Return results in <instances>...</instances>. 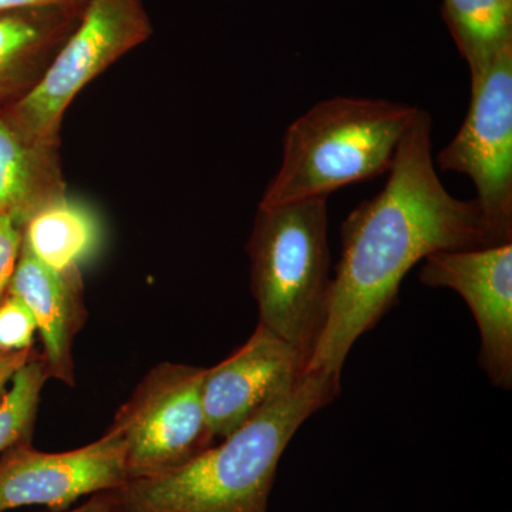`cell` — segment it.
<instances>
[{
  "instance_id": "cell-8",
  "label": "cell",
  "mask_w": 512,
  "mask_h": 512,
  "mask_svg": "<svg viewBox=\"0 0 512 512\" xmlns=\"http://www.w3.org/2000/svg\"><path fill=\"white\" fill-rule=\"evenodd\" d=\"M126 483L124 440L113 427L77 450L45 453L23 441L0 454V512L25 505L62 512L84 495Z\"/></svg>"
},
{
  "instance_id": "cell-18",
  "label": "cell",
  "mask_w": 512,
  "mask_h": 512,
  "mask_svg": "<svg viewBox=\"0 0 512 512\" xmlns=\"http://www.w3.org/2000/svg\"><path fill=\"white\" fill-rule=\"evenodd\" d=\"M22 245V225L8 212L0 211V302L8 295Z\"/></svg>"
},
{
  "instance_id": "cell-21",
  "label": "cell",
  "mask_w": 512,
  "mask_h": 512,
  "mask_svg": "<svg viewBox=\"0 0 512 512\" xmlns=\"http://www.w3.org/2000/svg\"><path fill=\"white\" fill-rule=\"evenodd\" d=\"M69 512H111L109 493L101 491V493L93 494L86 504Z\"/></svg>"
},
{
  "instance_id": "cell-6",
  "label": "cell",
  "mask_w": 512,
  "mask_h": 512,
  "mask_svg": "<svg viewBox=\"0 0 512 512\" xmlns=\"http://www.w3.org/2000/svg\"><path fill=\"white\" fill-rule=\"evenodd\" d=\"M466 120L437 167L473 181L490 247L512 242V45L470 70Z\"/></svg>"
},
{
  "instance_id": "cell-20",
  "label": "cell",
  "mask_w": 512,
  "mask_h": 512,
  "mask_svg": "<svg viewBox=\"0 0 512 512\" xmlns=\"http://www.w3.org/2000/svg\"><path fill=\"white\" fill-rule=\"evenodd\" d=\"M87 0H0V15L16 10L45 8V6L86 5Z\"/></svg>"
},
{
  "instance_id": "cell-2",
  "label": "cell",
  "mask_w": 512,
  "mask_h": 512,
  "mask_svg": "<svg viewBox=\"0 0 512 512\" xmlns=\"http://www.w3.org/2000/svg\"><path fill=\"white\" fill-rule=\"evenodd\" d=\"M339 393L340 377L306 373L292 392L184 466L107 491L111 512H268L286 447Z\"/></svg>"
},
{
  "instance_id": "cell-14",
  "label": "cell",
  "mask_w": 512,
  "mask_h": 512,
  "mask_svg": "<svg viewBox=\"0 0 512 512\" xmlns=\"http://www.w3.org/2000/svg\"><path fill=\"white\" fill-rule=\"evenodd\" d=\"M22 232L23 247L57 272H83L104 239L99 214L69 192L36 211Z\"/></svg>"
},
{
  "instance_id": "cell-13",
  "label": "cell",
  "mask_w": 512,
  "mask_h": 512,
  "mask_svg": "<svg viewBox=\"0 0 512 512\" xmlns=\"http://www.w3.org/2000/svg\"><path fill=\"white\" fill-rule=\"evenodd\" d=\"M64 194L60 147L32 143L0 113V211L23 227L36 211Z\"/></svg>"
},
{
  "instance_id": "cell-10",
  "label": "cell",
  "mask_w": 512,
  "mask_h": 512,
  "mask_svg": "<svg viewBox=\"0 0 512 512\" xmlns=\"http://www.w3.org/2000/svg\"><path fill=\"white\" fill-rule=\"evenodd\" d=\"M308 362L301 350L258 323L244 345L205 369L202 406L215 439L231 436L292 392L306 375Z\"/></svg>"
},
{
  "instance_id": "cell-7",
  "label": "cell",
  "mask_w": 512,
  "mask_h": 512,
  "mask_svg": "<svg viewBox=\"0 0 512 512\" xmlns=\"http://www.w3.org/2000/svg\"><path fill=\"white\" fill-rule=\"evenodd\" d=\"M205 367L160 363L117 410L110 427L126 451L127 481L170 473L214 446L202 406Z\"/></svg>"
},
{
  "instance_id": "cell-9",
  "label": "cell",
  "mask_w": 512,
  "mask_h": 512,
  "mask_svg": "<svg viewBox=\"0 0 512 512\" xmlns=\"http://www.w3.org/2000/svg\"><path fill=\"white\" fill-rule=\"evenodd\" d=\"M421 284L457 292L480 330V365L498 389L512 387V242L440 251L424 259Z\"/></svg>"
},
{
  "instance_id": "cell-1",
  "label": "cell",
  "mask_w": 512,
  "mask_h": 512,
  "mask_svg": "<svg viewBox=\"0 0 512 512\" xmlns=\"http://www.w3.org/2000/svg\"><path fill=\"white\" fill-rule=\"evenodd\" d=\"M431 147L430 114L420 110L383 190L343 221L328 322L306 373L340 377L356 340L393 308L403 279L427 256L490 247L477 201L446 190Z\"/></svg>"
},
{
  "instance_id": "cell-4",
  "label": "cell",
  "mask_w": 512,
  "mask_h": 512,
  "mask_svg": "<svg viewBox=\"0 0 512 512\" xmlns=\"http://www.w3.org/2000/svg\"><path fill=\"white\" fill-rule=\"evenodd\" d=\"M247 251L259 323L311 360L332 296L328 198L258 207Z\"/></svg>"
},
{
  "instance_id": "cell-19",
  "label": "cell",
  "mask_w": 512,
  "mask_h": 512,
  "mask_svg": "<svg viewBox=\"0 0 512 512\" xmlns=\"http://www.w3.org/2000/svg\"><path fill=\"white\" fill-rule=\"evenodd\" d=\"M36 355L35 348L26 350H0V400L8 392V384L20 367L26 365Z\"/></svg>"
},
{
  "instance_id": "cell-15",
  "label": "cell",
  "mask_w": 512,
  "mask_h": 512,
  "mask_svg": "<svg viewBox=\"0 0 512 512\" xmlns=\"http://www.w3.org/2000/svg\"><path fill=\"white\" fill-rule=\"evenodd\" d=\"M444 16L470 70L512 45V0H444Z\"/></svg>"
},
{
  "instance_id": "cell-16",
  "label": "cell",
  "mask_w": 512,
  "mask_h": 512,
  "mask_svg": "<svg viewBox=\"0 0 512 512\" xmlns=\"http://www.w3.org/2000/svg\"><path fill=\"white\" fill-rule=\"evenodd\" d=\"M50 379L42 353H36L12 379L0 400V454L23 441H30L43 387Z\"/></svg>"
},
{
  "instance_id": "cell-5",
  "label": "cell",
  "mask_w": 512,
  "mask_h": 512,
  "mask_svg": "<svg viewBox=\"0 0 512 512\" xmlns=\"http://www.w3.org/2000/svg\"><path fill=\"white\" fill-rule=\"evenodd\" d=\"M153 33L144 0H87L42 79L3 116L32 143L60 147L64 114L77 94Z\"/></svg>"
},
{
  "instance_id": "cell-3",
  "label": "cell",
  "mask_w": 512,
  "mask_h": 512,
  "mask_svg": "<svg viewBox=\"0 0 512 512\" xmlns=\"http://www.w3.org/2000/svg\"><path fill=\"white\" fill-rule=\"evenodd\" d=\"M419 111L367 97L319 101L286 128L281 167L259 207L328 198L346 185L389 173Z\"/></svg>"
},
{
  "instance_id": "cell-12",
  "label": "cell",
  "mask_w": 512,
  "mask_h": 512,
  "mask_svg": "<svg viewBox=\"0 0 512 512\" xmlns=\"http://www.w3.org/2000/svg\"><path fill=\"white\" fill-rule=\"evenodd\" d=\"M86 5L45 6L0 15V113L32 92L79 25Z\"/></svg>"
},
{
  "instance_id": "cell-17",
  "label": "cell",
  "mask_w": 512,
  "mask_h": 512,
  "mask_svg": "<svg viewBox=\"0 0 512 512\" xmlns=\"http://www.w3.org/2000/svg\"><path fill=\"white\" fill-rule=\"evenodd\" d=\"M36 320L22 299L13 293L0 302V350L33 348Z\"/></svg>"
},
{
  "instance_id": "cell-11",
  "label": "cell",
  "mask_w": 512,
  "mask_h": 512,
  "mask_svg": "<svg viewBox=\"0 0 512 512\" xmlns=\"http://www.w3.org/2000/svg\"><path fill=\"white\" fill-rule=\"evenodd\" d=\"M9 292L36 320L50 379L74 386L73 343L86 318L83 272H57L22 245Z\"/></svg>"
}]
</instances>
